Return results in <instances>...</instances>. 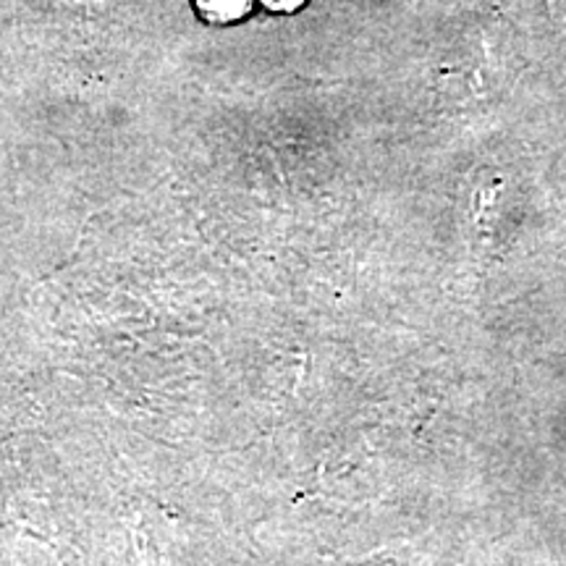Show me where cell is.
<instances>
[{
	"label": "cell",
	"instance_id": "obj_2",
	"mask_svg": "<svg viewBox=\"0 0 566 566\" xmlns=\"http://www.w3.org/2000/svg\"><path fill=\"white\" fill-rule=\"evenodd\" d=\"M263 3L273 11H292L294 6L302 3V0H263Z\"/></svg>",
	"mask_w": 566,
	"mask_h": 566
},
{
	"label": "cell",
	"instance_id": "obj_1",
	"mask_svg": "<svg viewBox=\"0 0 566 566\" xmlns=\"http://www.w3.org/2000/svg\"><path fill=\"white\" fill-rule=\"evenodd\" d=\"M200 9L210 19H237L250 9V0H200Z\"/></svg>",
	"mask_w": 566,
	"mask_h": 566
}]
</instances>
